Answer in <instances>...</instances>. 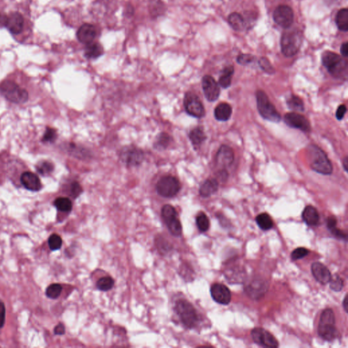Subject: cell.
I'll list each match as a JSON object with an SVG mask.
<instances>
[{
    "label": "cell",
    "instance_id": "1",
    "mask_svg": "<svg viewBox=\"0 0 348 348\" xmlns=\"http://www.w3.org/2000/svg\"><path fill=\"white\" fill-rule=\"evenodd\" d=\"M307 156L310 168L314 172L323 175L333 173L332 164L325 152L316 145H310L307 149Z\"/></svg>",
    "mask_w": 348,
    "mask_h": 348
},
{
    "label": "cell",
    "instance_id": "2",
    "mask_svg": "<svg viewBox=\"0 0 348 348\" xmlns=\"http://www.w3.org/2000/svg\"><path fill=\"white\" fill-rule=\"evenodd\" d=\"M323 66L333 77L338 79L347 78L348 63L334 52L326 51L322 56Z\"/></svg>",
    "mask_w": 348,
    "mask_h": 348
},
{
    "label": "cell",
    "instance_id": "3",
    "mask_svg": "<svg viewBox=\"0 0 348 348\" xmlns=\"http://www.w3.org/2000/svg\"><path fill=\"white\" fill-rule=\"evenodd\" d=\"M318 333L322 338L329 342L334 340L338 337L336 317L331 309H326L322 313L318 326Z\"/></svg>",
    "mask_w": 348,
    "mask_h": 348
},
{
    "label": "cell",
    "instance_id": "4",
    "mask_svg": "<svg viewBox=\"0 0 348 348\" xmlns=\"http://www.w3.org/2000/svg\"><path fill=\"white\" fill-rule=\"evenodd\" d=\"M257 109L259 114L264 119L273 123H279L282 118L278 111L273 103L270 101L267 95L262 90H259L256 93Z\"/></svg>",
    "mask_w": 348,
    "mask_h": 348
},
{
    "label": "cell",
    "instance_id": "5",
    "mask_svg": "<svg viewBox=\"0 0 348 348\" xmlns=\"http://www.w3.org/2000/svg\"><path fill=\"white\" fill-rule=\"evenodd\" d=\"M303 42V34L301 31L292 30L283 33L281 38V49L282 54L287 57L297 55Z\"/></svg>",
    "mask_w": 348,
    "mask_h": 348
},
{
    "label": "cell",
    "instance_id": "6",
    "mask_svg": "<svg viewBox=\"0 0 348 348\" xmlns=\"http://www.w3.org/2000/svg\"><path fill=\"white\" fill-rule=\"evenodd\" d=\"M0 92L5 99L14 103H25L29 98L27 90L11 81H4L0 84Z\"/></svg>",
    "mask_w": 348,
    "mask_h": 348
},
{
    "label": "cell",
    "instance_id": "7",
    "mask_svg": "<svg viewBox=\"0 0 348 348\" xmlns=\"http://www.w3.org/2000/svg\"><path fill=\"white\" fill-rule=\"evenodd\" d=\"M175 310L185 327H195L198 323V315L196 310L191 304L186 300H179L175 305Z\"/></svg>",
    "mask_w": 348,
    "mask_h": 348
},
{
    "label": "cell",
    "instance_id": "8",
    "mask_svg": "<svg viewBox=\"0 0 348 348\" xmlns=\"http://www.w3.org/2000/svg\"><path fill=\"white\" fill-rule=\"evenodd\" d=\"M156 188L159 195L163 197L171 198L178 193L181 186L176 177L167 175L159 179Z\"/></svg>",
    "mask_w": 348,
    "mask_h": 348
},
{
    "label": "cell",
    "instance_id": "9",
    "mask_svg": "<svg viewBox=\"0 0 348 348\" xmlns=\"http://www.w3.org/2000/svg\"><path fill=\"white\" fill-rule=\"evenodd\" d=\"M119 158L121 162L128 167H136L142 164L144 159V153L141 149L134 146H127L120 150Z\"/></svg>",
    "mask_w": 348,
    "mask_h": 348
},
{
    "label": "cell",
    "instance_id": "10",
    "mask_svg": "<svg viewBox=\"0 0 348 348\" xmlns=\"http://www.w3.org/2000/svg\"><path fill=\"white\" fill-rule=\"evenodd\" d=\"M184 105L185 110L193 117L201 118L205 116V108L201 100L196 94L192 92H186L184 96Z\"/></svg>",
    "mask_w": 348,
    "mask_h": 348
},
{
    "label": "cell",
    "instance_id": "11",
    "mask_svg": "<svg viewBox=\"0 0 348 348\" xmlns=\"http://www.w3.org/2000/svg\"><path fill=\"white\" fill-rule=\"evenodd\" d=\"M274 21L284 29L289 28L294 22V12L289 5H279L274 10Z\"/></svg>",
    "mask_w": 348,
    "mask_h": 348
},
{
    "label": "cell",
    "instance_id": "12",
    "mask_svg": "<svg viewBox=\"0 0 348 348\" xmlns=\"http://www.w3.org/2000/svg\"><path fill=\"white\" fill-rule=\"evenodd\" d=\"M251 336L254 342L262 347L272 348L279 346L278 342L273 335L262 328L254 329L252 331Z\"/></svg>",
    "mask_w": 348,
    "mask_h": 348
},
{
    "label": "cell",
    "instance_id": "13",
    "mask_svg": "<svg viewBox=\"0 0 348 348\" xmlns=\"http://www.w3.org/2000/svg\"><path fill=\"white\" fill-rule=\"evenodd\" d=\"M285 123L292 128L299 129L303 132H310V122L305 117L297 112L287 113L284 118Z\"/></svg>",
    "mask_w": 348,
    "mask_h": 348
},
{
    "label": "cell",
    "instance_id": "14",
    "mask_svg": "<svg viewBox=\"0 0 348 348\" xmlns=\"http://www.w3.org/2000/svg\"><path fill=\"white\" fill-rule=\"evenodd\" d=\"M202 88L205 98L210 102L215 101L220 95L219 85L212 77L206 75L202 79Z\"/></svg>",
    "mask_w": 348,
    "mask_h": 348
},
{
    "label": "cell",
    "instance_id": "15",
    "mask_svg": "<svg viewBox=\"0 0 348 348\" xmlns=\"http://www.w3.org/2000/svg\"><path fill=\"white\" fill-rule=\"evenodd\" d=\"M211 295L216 302L221 305H228L231 302L230 290L225 285L214 284L211 287Z\"/></svg>",
    "mask_w": 348,
    "mask_h": 348
},
{
    "label": "cell",
    "instance_id": "16",
    "mask_svg": "<svg viewBox=\"0 0 348 348\" xmlns=\"http://www.w3.org/2000/svg\"><path fill=\"white\" fill-rule=\"evenodd\" d=\"M216 164L222 170H225L233 164L234 161V153L229 146H220L216 155Z\"/></svg>",
    "mask_w": 348,
    "mask_h": 348
},
{
    "label": "cell",
    "instance_id": "17",
    "mask_svg": "<svg viewBox=\"0 0 348 348\" xmlns=\"http://www.w3.org/2000/svg\"><path fill=\"white\" fill-rule=\"evenodd\" d=\"M312 272L314 277L320 284H327L330 282L332 276L331 272L327 266L321 262H314L312 265Z\"/></svg>",
    "mask_w": 348,
    "mask_h": 348
},
{
    "label": "cell",
    "instance_id": "18",
    "mask_svg": "<svg viewBox=\"0 0 348 348\" xmlns=\"http://www.w3.org/2000/svg\"><path fill=\"white\" fill-rule=\"evenodd\" d=\"M21 182L26 189L31 191H39L42 188L40 178L32 172H27L22 174Z\"/></svg>",
    "mask_w": 348,
    "mask_h": 348
},
{
    "label": "cell",
    "instance_id": "19",
    "mask_svg": "<svg viewBox=\"0 0 348 348\" xmlns=\"http://www.w3.org/2000/svg\"><path fill=\"white\" fill-rule=\"evenodd\" d=\"M96 34L95 27L91 24L85 23L78 30L77 38L81 43L88 44L93 42Z\"/></svg>",
    "mask_w": 348,
    "mask_h": 348
},
{
    "label": "cell",
    "instance_id": "20",
    "mask_svg": "<svg viewBox=\"0 0 348 348\" xmlns=\"http://www.w3.org/2000/svg\"><path fill=\"white\" fill-rule=\"evenodd\" d=\"M24 18L23 16L18 12L12 13L7 18L5 27L8 28L13 34H18L23 30Z\"/></svg>",
    "mask_w": 348,
    "mask_h": 348
},
{
    "label": "cell",
    "instance_id": "21",
    "mask_svg": "<svg viewBox=\"0 0 348 348\" xmlns=\"http://www.w3.org/2000/svg\"><path fill=\"white\" fill-rule=\"evenodd\" d=\"M218 189V182L215 178L207 179L201 184L199 188L200 195L202 197H209L215 193Z\"/></svg>",
    "mask_w": 348,
    "mask_h": 348
},
{
    "label": "cell",
    "instance_id": "22",
    "mask_svg": "<svg viewBox=\"0 0 348 348\" xmlns=\"http://www.w3.org/2000/svg\"><path fill=\"white\" fill-rule=\"evenodd\" d=\"M302 218L305 223L309 226H315L319 223V214L315 207L312 205L305 207L303 212Z\"/></svg>",
    "mask_w": 348,
    "mask_h": 348
},
{
    "label": "cell",
    "instance_id": "23",
    "mask_svg": "<svg viewBox=\"0 0 348 348\" xmlns=\"http://www.w3.org/2000/svg\"><path fill=\"white\" fill-rule=\"evenodd\" d=\"M232 108L229 103H221L214 110V116L219 121H227L232 114Z\"/></svg>",
    "mask_w": 348,
    "mask_h": 348
},
{
    "label": "cell",
    "instance_id": "24",
    "mask_svg": "<svg viewBox=\"0 0 348 348\" xmlns=\"http://www.w3.org/2000/svg\"><path fill=\"white\" fill-rule=\"evenodd\" d=\"M103 54V48L99 43H91L87 44L85 50V55L87 59H97Z\"/></svg>",
    "mask_w": 348,
    "mask_h": 348
},
{
    "label": "cell",
    "instance_id": "25",
    "mask_svg": "<svg viewBox=\"0 0 348 348\" xmlns=\"http://www.w3.org/2000/svg\"><path fill=\"white\" fill-rule=\"evenodd\" d=\"M189 138L190 142L195 149H197L200 147V146L203 144V142L206 140V136H205L204 131L200 127H197L192 129L189 133Z\"/></svg>",
    "mask_w": 348,
    "mask_h": 348
},
{
    "label": "cell",
    "instance_id": "26",
    "mask_svg": "<svg viewBox=\"0 0 348 348\" xmlns=\"http://www.w3.org/2000/svg\"><path fill=\"white\" fill-rule=\"evenodd\" d=\"M65 150L70 155H73L78 159H86L87 157H89V152L83 148L80 147L76 145L75 144L69 143L65 145Z\"/></svg>",
    "mask_w": 348,
    "mask_h": 348
},
{
    "label": "cell",
    "instance_id": "27",
    "mask_svg": "<svg viewBox=\"0 0 348 348\" xmlns=\"http://www.w3.org/2000/svg\"><path fill=\"white\" fill-rule=\"evenodd\" d=\"M229 25L234 30L241 31L245 27V19L238 12L231 13L228 17Z\"/></svg>",
    "mask_w": 348,
    "mask_h": 348
},
{
    "label": "cell",
    "instance_id": "28",
    "mask_svg": "<svg viewBox=\"0 0 348 348\" xmlns=\"http://www.w3.org/2000/svg\"><path fill=\"white\" fill-rule=\"evenodd\" d=\"M234 74V68L232 66L226 67L223 70L219 79V85L224 88H229L231 85V81Z\"/></svg>",
    "mask_w": 348,
    "mask_h": 348
},
{
    "label": "cell",
    "instance_id": "29",
    "mask_svg": "<svg viewBox=\"0 0 348 348\" xmlns=\"http://www.w3.org/2000/svg\"><path fill=\"white\" fill-rule=\"evenodd\" d=\"M337 26L340 30L347 32L348 31V9L342 8L336 15Z\"/></svg>",
    "mask_w": 348,
    "mask_h": 348
},
{
    "label": "cell",
    "instance_id": "30",
    "mask_svg": "<svg viewBox=\"0 0 348 348\" xmlns=\"http://www.w3.org/2000/svg\"><path fill=\"white\" fill-rule=\"evenodd\" d=\"M149 10L152 17H159L164 14L165 11H166V5L162 0H151Z\"/></svg>",
    "mask_w": 348,
    "mask_h": 348
},
{
    "label": "cell",
    "instance_id": "31",
    "mask_svg": "<svg viewBox=\"0 0 348 348\" xmlns=\"http://www.w3.org/2000/svg\"><path fill=\"white\" fill-rule=\"evenodd\" d=\"M266 285L264 283L255 281L251 283L247 288V291L250 296L257 298L260 297L261 294H263L266 291Z\"/></svg>",
    "mask_w": 348,
    "mask_h": 348
},
{
    "label": "cell",
    "instance_id": "32",
    "mask_svg": "<svg viewBox=\"0 0 348 348\" xmlns=\"http://www.w3.org/2000/svg\"><path fill=\"white\" fill-rule=\"evenodd\" d=\"M256 221L257 225L262 230H269L273 226V220H272L271 216L266 213H262V214L257 216Z\"/></svg>",
    "mask_w": 348,
    "mask_h": 348
},
{
    "label": "cell",
    "instance_id": "33",
    "mask_svg": "<svg viewBox=\"0 0 348 348\" xmlns=\"http://www.w3.org/2000/svg\"><path fill=\"white\" fill-rule=\"evenodd\" d=\"M171 142V137L167 133H159L155 139L154 146L158 150H164L168 147Z\"/></svg>",
    "mask_w": 348,
    "mask_h": 348
},
{
    "label": "cell",
    "instance_id": "34",
    "mask_svg": "<svg viewBox=\"0 0 348 348\" xmlns=\"http://www.w3.org/2000/svg\"><path fill=\"white\" fill-rule=\"evenodd\" d=\"M288 108L295 112H303L305 110L304 103L301 98L296 95H292L287 100Z\"/></svg>",
    "mask_w": 348,
    "mask_h": 348
},
{
    "label": "cell",
    "instance_id": "35",
    "mask_svg": "<svg viewBox=\"0 0 348 348\" xmlns=\"http://www.w3.org/2000/svg\"><path fill=\"white\" fill-rule=\"evenodd\" d=\"M166 225L172 236L179 237L182 235V225L177 217L166 222Z\"/></svg>",
    "mask_w": 348,
    "mask_h": 348
},
{
    "label": "cell",
    "instance_id": "36",
    "mask_svg": "<svg viewBox=\"0 0 348 348\" xmlns=\"http://www.w3.org/2000/svg\"><path fill=\"white\" fill-rule=\"evenodd\" d=\"M55 206L57 210L64 212H70L72 210V203L71 200L66 197H59L55 200Z\"/></svg>",
    "mask_w": 348,
    "mask_h": 348
},
{
    "label": "cell",
    "instance_id": "37",
    "mask_svg": "<svg viewBox=\"0 0 348 348\" xmlns=\"http://www.w3.org/2000/svg\"><path fill=\"white\" fill-rule=\"evenodd\" d=\"M196 223L198 229L201 232H205L210 228V220L204 213L201 212L198 214L196 218Z\"/></svg>",
    "mask_w": 348,
    "mask_h": 348
},
{
    "label": "cell",
    "instance_id": "38",
    "mask_svg": "<svg viewBox=\"0 0 348 348\" xmlns=\"http://www.w3.org/2000/svg\"><path fill=\"white\" fill-rule=\"evenodd\" d=\"M114 285V279L111 277H103L97 283V287L101 291H108Z\"/></svg>",
    "mask_w": 348,
    "mask_h": 348
},
{
    "label": "cell",
    "instance_id": "39",
    "mask_svg": "<svg viewBox=\"0 0 348 348\" xmlns=\"http://www.w3.org/2000/svg\"><path fill=\"white\" fill-rule=\"evenodd\" d=\"M62 292V285L59 284H53L50 285L46 288V294L48 297L52 299H56L61 295Z\"/></svg>",
    "mask_w": 348,
    "mask_h": 348
},
{
    "label": "cell",
    "instance_id": "40",
    "mask_svg": "<svg viewBox=\"0 0 348 348\" xmlns=\"http://www.w3.org/2000/svg\"><path fill=\"white\" fill-rule=\"evenodd\" d=\"M162 216L165 222L169 221L177 217V212L175 209L171 205H166L163 207L162 210Z\"/></svg>",
    "mask_w": 348,
    "mask_h": 348
},
{
    "label": "cell",
    "instance_id": "41",
    "mask_svg": "<svg viewBox=\"0 0 348 348\" xmlns=\"http://www.w3.org/2000/svg\"><path fill=\"white\" fill-rule=\"evenodd\" d=\"M48 243H49V248L51 251H58V250L62 248L63 243L62 239L59 235L54 233V234L51 235V236L49 237Z\"/></svg>",
    "mask_w": 348,
    "mask_h": 348
},
{
    "label": "cell",
    "instance_id": "42",
    "mask_svg": "<svg viewBox=\"0 0 348 348\" xmlns=\"http://www.w3.org/2000/svg\"><path fill=\"white\" fill-rule=\"evenodd\" d=\"M36 170L41 175H46L53 171L54 166L49 162H42L37 165Z\"/></svg>",
    "mask_w": 348,
    "mask_h": 348
},
{
    "label": "cell",
    "instance_id": "43",
    "mask_svg": "<svg viewBox=\"0 0 348 348\" xmlns=\"http://www.w3.org/2000/svg\"><path fill=\"white\" fill-rule=\"evenodd\" d=\"M330 287L331 289L336 292H340L344 287L343 279L341 278L338 274H335L333 276H331L330 279Z\"/></svg>",
    "mask_w": 348,
    "mask_h": 348
},
{
    "label": "cell",
    "instance_id": "44",
    "mask_svg": "<svg viewBox=\"0 0 348 348\" xmlns=\"http://www.w3.org/2000/svg\"><path fill=\"white\" fill-rule=\"evenodd\" d=\"M259 65L260 66L261 69L263 70L266 73L269 74V75H273L275 72V69L268 59L266 57H261L259 61Z\"/></svg>",
    "mask_w": 348,
    "mask_h": 348
},
{
    "label": "cell",
    "instance_id": "45",
    "mask_svg": "<svg viewBox=\"0 0 348 348\" xmlns=\"http://www.w3.org/2000/svg\"><path fill=\"white\" fill-rule=\"evenodd\" d=\"M57 138V133L55 129L47 127L42 138V141L44 142H54Z\"/></svg>",
    "mask_w": 348,
    "mask_h": 348
},
{
    "label": "cell",
    "instance_id": "46",
    "mask_svg": "<svg viewBox=\"0 0 348 348\" xmlns=\"http://www.w3.org/2000/svg\"><path fill=\"white\" fill-rule=\"evenodd\" d=\"M310 252L305 248H298L292 251L291 258L293 261L299 260V259L304 258Z\"/></svg>",
    "mask_w": 348,
    "mask_h": 348
},
{
    "label": "cell",
    "instance_id": "47",
    "mask_svg": "<svg viewBox=\"0 0 348 348\" xmlns=\"http://www.w3.org/2000/svg\"><path fill=\"white\" fill-rule=\"evenodd\" d=\"M255 60V57L251 54H241L237 58V62L242 66H247Z\"/></svg>",
    "mask_w": 348,
    "mask_h": 348
},
{
    "label": "cell",
    "instance_id": "48",
    "mask_svg": "<svg viewBox=\"0 0 348 348\" xmlns=\"http://www.w3.org/2000/svg\"><path fill=\"white\" fill-rule=\"evenodd\" d=\"M83 191L82 186L79 182H74L72 183L71 186H70V192H71L72 197L77 198L82 193Z\"/></svg>",
    "mask_w": 348,
    "mask_h": 348
},
{
    "label": "cell",
    "instance_id": "49",
    "mask_svg": "<svg viewBox=\"0 0 348 348\" xmlns=\"http://www.w3.org/2000/svg\"><path fill=\"white\" fill-rule=\"evenodd\" d=\"M5 320V308L4 303L0 300V329L4 326Z\"/></svg>",
    "mask_w": 348,
    "mask_h": 348
},
{
    "label": "cell",
    "instance_id": "50",
    "mask_svg": "<svg viewBox=\"0 0 348 348\" xmlns=\"http://www.w3.org/2000/svg\"><path fill=\"white\" fill-rule=\"evenodd\" d=\"M346 112H347V108H346V105H340L336 112L337 119H338L339 120L343 119L344 116H345Z\"/></svg>",
    "mask_w": 348,
    "mask_h": 348
},
{
    "label": "cell",
    "instance_id": "51",
    "mask_svg": "<svg viewBox=\"0 0 348 348\" xmlns=\"http://www.w3.org/2000/svg\"><path fill=\"white\" fill-rule=\"evenodd\" d=\"M331 231L333 236H336L337 238L347 240V236H346V233H344V231H341L340 229H337V227L331 229Z\"/></svg>",
    "mask_w": 348,
    "mask_h": 348
},
{
    "label": "cell",
    "instance_id": "52",
    "mask_svg": "<svg viewBox=\"0 0 348 348\" xmlns=\"http://www.w3.org/2000/svg\"><path fill=\"white\" fill-rule=\"evenodd\" d=\"M337 223H338V221H337L336 218L335 217V216H330L327 220L328 229L331 231V229L336 228L337 227Z\"/></svg>",
    "mask_w": 348,
    "mask_h": 348
},
{
    "label": "cell",
    "instance_id": "53",
    "mask_svg": "<svg viewBox=\"0 0 348 348\" xmlns=\"http://www.w3.org/2000/svg\"><path fill=\"white\" fill-rule=\"evenodd\" d=\"M65 332H66V328L62 323H59L55 327L54 333L57 336H62L65 334Z\"/></svg>",
    "mask_w": 348,
    "mask_h": 348
},
{
    "label": "cell",
    "instance_id": "54",
    "mask_svg": "<svg viewBox=\"0 0 348 348\" xmlns=\"http://www.w3.org/2000/svg\"><path fill=\"white\" fill-rule=\"evenodd\" d=\"M341 54L344 57H347L348 55V44L347 42L342 44L340 49Z\"/></svg>",
    "mask_w": 348,
    "mask_h": 348
},
{
    "label": "cell",
    "instance_id": "55",
    "mask_svg": "<svg viewBox=\"0 0 348 348\" xmlns=\"http://www.w3.org/2000/svg\"><path fill=\"white\" fill-rule=\"evenodd\" d=\"M7 18L8 16L3 15V14L0 13V26L4 25L5 26V23H6Z\"/></svg>",
    "mask_w": 348,
    "mask_h": 348
},
{
    "label": "cell",
    "instance_id": "56",
    "mask_svg": "<svg viewBox=\"0 0 348 348\" xmlns=\"http://www.w3.org/2000/svg\"><path fill=\"white\" fill-rule=\"evenodd\" d=\"M343 306L344 307V310H345L346 312H348V296L346 295L345 299L344 300Z\"/></svg>",
    "mask_w": 348,
    "mask_h": 348
},
{
    "label": "cell",
    "instance_id": "57",
    "mask_svg": "<svg viewBox=\"0 0 348 348\" xmlns=\"http://www.w3.org/2000/svg\"><path fill=\"white\" fill-rule=\"evenodd\" d=\"M343 166H344V170H345L346 172H348V159L347 157H346L345 159H344Z\"/></svg>",
    "mask_w": 348,
    "mask_h": 348
}]
</instances>
